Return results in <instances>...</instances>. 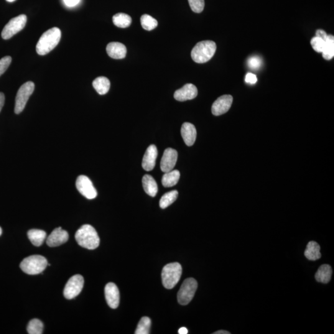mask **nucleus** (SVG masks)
<instances>
[{
	"instance_id": "f257e3e1",
	"label": "nucleus",
	"mask_w": 334,
	"mask_h": 334,
	"mask_svg": "<svg viewBox=\"0 0 334 334\" xmlns=\"http://www.w3.org/2000/svg\"><path fill=\"white\" fill-rule=\"evenodd\" d=\"M62 32L58 27H53L43 33L36 45V51L40 55H45L54 49L59 43Z\"/></svg>"
},
{
	"instance_id": "f03ea898",
	"label": "nucleus",
	"mask_w": 334,
	"mask_h": 334,
	"mask_svg": "<svg viewBox=\"0 0 334 334\" xmlns=\"http://www.w3.org/2000/svg\"><path fill=\"white\" fill-rule=\"evenodd\" d=\"M75 238L79 245L88 249H95L100 244L98 232L93 226L84 225L76 231Z\"/></svg>"
},
{
	"instance_id": "7ed1b4c3",
	"label": "nucleus",
	"mask_w": 334,
	"mask_h": 334,
	"mask_svg": "<svg viewBox=\"0 0 334 334\" xmlns=\"http://www.w3.org/2000/svg\"><path fill=\"white\" fill-rule=\"evenodd\" d=\"M216 49V43L211 40L198 42L191 51V58L197 63L208 62L214 57Z\"/></svg>"
},
{
	"instance_id": "20e7f679",
	"label": "nucleus",
	"mask_w": 334,
	"mask_h": 334,
	"mask_svg": "<svg viewBox=\"0 0 334 334\" xmlns=\"http://www.w3.org/2000/svg\"><path fill=\"white\" fill-rule=\"evenodd\" d=\"M182 275V267L178 262L168 264L162 269V284L167 289H172L180 281Z\"/></svg>"
},
{
	"instance_id": "39448f33",
	"label": "nucleus",
	"mask_w": 334,
	"mask_h": 334,
	"mask_svg": "<svg viewBox=\"0 0 334 334\" xmlns=\"http://www.w3.org/2000/svg\"><path fill=\"white\" fill-rule=\"evenodd\" d=\"M48 266L47 260L40 255H33L25 257L20 264L22 271L25 274L37 275L42 273Z\"/></svg>"
},
{
	"instance_id": "423d86ee",
	"label": "nucleus",
	"mask_w": 334,
	"mask_h": 334,
	"mask_svg": "<svg viewBox=\"0 0 334 334\" xmlns=\"http://www.w3.org/2000/svg\"><path fill=\"white\" fill-rule=\"evenodd\" d=\"M198 289V282L193 278H189L183 282L178 293V303L182 305H187L193 300Z\"/></svg>"
},
{
	"instance_id": "0eeeda50",
	"label": "nucleus",
	"mask_w": 334,
	"mask_h": 334,
	"mask_svg": "<svg viewBox=\"0 0 334 334\" xmlns=\"http://www.w3.org/2000/svg\"><path fill=\"white\" fill-rule=\"evenodd\" d=\"M35 89L34 83L31 81L24 83L17 91L16 103H15V113L19 114L24 111L28 100L34 93Z\"/></svg>"
},
{
	"instance_id": "6e6552de",
	"label": "nucleus",
	"mask_w": 334,
	"mask_h": 334,
	"mask_svg": "<svg viewBox=\"0 0 334 334\" xmlns=\"http://www.w3.org/2000/svg\"><path fill=\"white\" fill-rule=\"evenodd\" d=\"M27 22V16L24 14L14 17L5 25L1 32V37L4 40L11 39L17 33L24 29Z\"/></svg>"
},
{
	"instance_id": "1a4fd4ad",
	"label": "nucleus",
	"mask_w": 334,
	"mask_h": 334,
	"mask_svg": "<svg viewBox=\"0 0 334 334\" xmlns=\"http://www.w3.org/2000/svg\"><path fill=\"white\" fill-rule=\"evenodd\" d=\"M84 283L82 275H75L71 277L66 283L64 289L63 294L66 299L71 300L77 297L82 291Z\"/></svg>"
},
{
	"instance_id": "9d476101",
	"label": "nucleus",
	"mask_w": 334,
	"mask_h": 334,
	"mask_svg": "<svg viewBox=\"0 0 334 334\" xmlns=\"http://www.w3.org/2000/svg\"><path fill=\"white\" fill-rule=\"evenodd\" d=\"M76 185L79 192L88 200H93L98 196V192L91 180L85 175L79 176Z\"/></svg>"
},
{
	"instance_id": "9b49d317",
	"label": "nucleus",
	"mask_w": 334,
	"mask_h": 334,
	"mask_svg": "<svg viewBox=\"0 0 334 334\" xmlns=\"http://www.w3.org/2000/svg\"><path fill=\"white\" fill-rule=\"evenodd\" d=\"M233 103V97L224 95L219 98L212 106V113L215 116H220L230 110Z\"/></svg>"
},
{
	"instance_id": "f8f14e48",
	"label": "nucleus",
	"mask_w": 334,
	"mask_h": 334,
	"mask_svg": "<svg viewBox=\"0 0 334 334\" xmlns=\"http://www.w3.org/2000/svg\"><path fill=\"white\" fill-rule=\"evenodd\" d=\"M178 159V152L177 150L168 148L165 149L164 155H163L161 162H160V168L163 172H169L173 170Z\"/></svg>"
},
{
	"instance_id": "ddd939ff",
	"label": "nucleus",
	"mask_w": 334,
	"mask_h": 334,
	"mask_svg": "<svg viewBox=\"0 0 334 334\" xmlns=\"http://www.w3.org/2000/svg\"><path fill=\"white\" fill-rule=\"evenodd\" d=\"M105 295L107 304L111 308L116 309L119 304V292L118 287L113 283L107 284L105 288Z\"/></svg>"
},
{
	"instance_id": "4468645a",
	"label": "nucleus",
	"mask_w": 334,
	"mask_h": 334,
	"mask_svg": "<svg viewBox=\"0 0 334 334\" xmlns=\"http://www.w3.org/2000/svg\"><path fill=\"white\" fill-rule=\"evenodd\" d=\"M198 89L193 84H185L182 88L176 91L174 98L180 102L192 100L198 96Z\"/></svg>"
},
{
	"instance_id": "2eb2a0df",
	"label": "nucleus",
	"mask_w": 334,
	"mask_h": 334,
	"mask_svg": "<svg viewBox=\"0 0 334 334\" xmlns=\"http://www.w3.org/2000/svg\"><path fill=\"white\" fill-rule=\"evenodd\" d=\"M69 234L67 231L63 230L62 227L55 228L48 236L47 244L50 247H56L62 245L68 240Z\"/></svg>"
},
{
	"instance_id": "dca6fc26",
	"label": "nucleus",
	"mask_w": 334,
	"mask_h": 334,
	"mask_svg": "<svg viewBox=\"0 0 334 334\" xmlns=\"http://www.w3.org/2000/svg\"><path fill=\"white\" fill-rule=\"evenodd\" d=\"M157 155L158 151L156 146L155 145H150L145 152L143 159H142V168L147 172L154 169L155 164H156Z\"/></svg>"
},
{
	"instance_id": "f3484780",
	"label": "nucleus",
	"mask_w": 334,
	"mask_h": 334,
	"mask_svg": "<svg viewBox=\"0 0 334 334\" xmlns=\"http://www.w3.org/2000/svg\"><path fill=\"white\" fill-rule=\"evenodd\" d=\"M106 50L107 54L113 59H123L126 55V47L121 43H109L107 46Z\"/></svg>"
},
{
	"instance_id": "a211bd4d",
	"label": "nucleus",
	"mask_w": 334,
	"mask_h": 334,
	"mask_svg": "<svg viewBox=\"0 0 334 334\" xmlns=\"http://www.w3.org/2000/svg\"><path fill=\"white\" fill-rule=\"evenodd\" d=\"M181 134L188 146H192L196 141L197 132L196 127L193 124L185 123L183 124L181 129Z\"/></svg>"
},
{
	"instance_id": "6ab92c4d",
	"label": "nucleus",
	"mask_w": 334,
	"mask_h": 334,
	"mask_svg": "<svg viewBox=\"0 0 334 334\" xmlns=\"http://www.w3.org/2000/svg\"><path fill=\"white\" fill-rule=\"evenodd\" d=\"M332 275V267L330 265L323 264L316 273L315 279L318 282L328 284L330 282Z\"/></svg>"
},
{
	"instance_id": "aec40b11",
	"label": "nucleus",
	"mask_w": 334,
	"mask_h": 334,
	"mask_svg": "<svg viewBox=\"0 0 334 334\" xmlns=\"http://www.w3.org/2000/svg\"><path fill=\"white\" fill-rule=\"evenodd\" d=\"M142 182L145 192L151 197H155L158 192V186L154 178L149 175H145Z\"/></svg>"
},
{
	"instance_id": "412c9836",
	"label": "nucleus",
	"mask_w": 334,
	"mask_h": 334,
	"mask_svg": "<svg viewBox=\"0 0 334 334\" xmlns=\"http://www.w3.org/2000/svg\"><path fill=\"white\" fill-rule=\"evenodd\" d=\"M305 256L310 261H316L321 257L320 246L315 241H310L307 244Z\"/></svg>"
},
{
	"instance_id": "4be33fe9",
	"label": "nucleus",
	"mask_w": 334,
	"mask_h": 334,
	"mask_svg": "<svg viewBox=\"0 0 334 334\" xmlns=\"http://www.w3.org/2000/svg\"><path fill=\"white\" fill-rule=\"evenodd\" d=\"M28 238L35 246H40L44 241L47 233L45 231L39 229H32L28 231Z\"/></svg>"
},
{
	"instance_id": "5701e85b",
	"label": "nucleus",
	"mask_w": 334,
	"mask_h": 334,
	"mask_svg": "<svg viewBox=\"0 0 334 334\" xmlns=\"http://www.w3.org/2000/svg\"><path fill=\"white\" fill-rule=\"evenodd\" d=\"M93 85L94 88L100 95H105L108 93L110 88H111V82H110L108 78L104 77V76L97 78L93 81Z\"/></svg>"
},
{
	"instance_id": "b1692460",
	"label": "nucleus",
	"mask_w": 334,
	"mask_h": 334,
	"mask_svg": "<svg viewBox=\"0 0 334 334\" xmlns=\"http://www.w3.org/2000/svg\"><path fill=\"white\" fill-rule=\"evenodd\" d=\"M180 177V173L177 170L165 173L162 179V185L165 188L172 187L177 184Z\"/></svg>"
},
{
	"instance_id": "393cba45",
	"label": "nucleus",
	"mask_w": 334,
	"mask_h": 334,
	"mask_svg": "<svg viewBox=\"0 0 334 334\" xmlns=\"http://www.w3.org/2000/svg\"><path fill=\"white\" fill-rule=\"evenodd\" d=\"M322 53L323 58L326 60H330L333 58L334 56V37L333 35H328Z\"/></svg>"
},
{
	"instance_id": "a878e982",
	"label": "nucleus",
	"mask_w": 334,
	"mask_h": 334,
	"mask_svg": "<svg viewBox=\"0 0 334 334\" xmlns=\"http://www.w3.org/2000/svg\"><path fill=\"white\" fill-rule=\"evenodd\" d=\"M113 22L116 26L120 28L129 27L132 22L131 16L124 13H118L113 16Z\"/></svg>"
},
{
	"instance_id": "bb28decb",
	"label": "nucleus",
	"mask_w": 334,
	"mask_h": 334,
	"mask_svg": "<svg viewBox=\"0 0 334 334\" xmlns=\"http://www.w3.org/2000/svg\"><path fill=\"white\" fill-rule=\"evenodd\" d=\"M178 192L177 191L174 190L170 191L165 193L164 195L162 196L160 200V207L162 209H165L168 207L175 202L178 198Z\"/></svg>"
},
{
	"instance_id": "cd10ccee",
	"label": "nucleus",
	"mask_w": 334,
	"mask_h": 334,
	"mask_svg": "<svg viewBox=\"0 0 334 334\" xmlns=\"http://www.w3.org/2000/svg\"><path fill=\"white\" fill-rule=\"evenodd\" d=\"M141 23L143 29L148 31L154 29L158 25L157 20L148 14L142 15L141 17Z\"/></svg>"
},
{
	"instance_id": "c85d7f7f",
	"label": "nucleus",
	"mask_w": 334,
	"mask_h": 334,
	"mask_svg": "<svg viewBox=\"0 0 334 334\" xmlns=\"http://www.w3.org/2000/svg\"><path fill=\"white\" fill-rule=\"evenodd\" d=\"M43 330V323L38 319H34L30 321L27 328V332L29 334H42Z\"/></svg>"
},
{
	"instance_id": "c756f323",
	"label": "nucleus",
	"mask_w": 334,
	"mask_h": 334,
	"mask_svg": "<svg viewBox=\"0 0 334 334\" xmlns=\"http://www.w3.org/2000/svg\"><path fill=\"white\" fill-rule=\"evenodd\" d=\"M150 326H151V321L148 317H143L140 320L135 334H149L150 333Z\"/></svg>"
},
{
	"instance_id": "7c9ffc66",
	"label": "nucleus",
	"mask_w": 334,
	"mask_h": 334,
	"mask_svg": "<svg viewBox=\"0 0 334 334\" xmlns=\"http://www.w3.org/2000/svg\"><path fill=\"white\" fill-rule=\"evenodd\" d=\"M191 10L196 13H200L205 8V0H188Z\"/></svg>"
},
{
	"instance_id": "2f4dec72",
	"label": "nucleus",
	"mask_w": 334,
	"mask_h": 334,
	"mask_svg": "<svg viewBox=\"0 0 334 334\" xmlns=\"http://www.w3.org/2000/svg\"><path fill=\"white\" fill-rule=\"evenodd\" d=\"M311 45L316 52L322 53L325 45V40L316 36L311 40Z\"/></svg>"
},
{
	"instance_id": "473e14b6",
	"label": "nucleus",
	"mask_w": 334,
	"mask_h": 334,
	"mask_svg": "<svg viewBox=\"0 0 334 334\" xmlns=\"http://www.w3.org/2000/svg\"><path fill=\"white\" fill-rule=\"evenodd\" d=\"M262 61L261 58L259 57H252L249 58L248 60V65L249 68L252 70H258L261 67Z\"/></svg>"
},
{
	"instance_id": "72a5a7b5",
	"label": "nucleus",
	"mask_w": 334,
	"mask_h": 334,
	"mask_svg": "<svg viewBox=\"0 0 334 334\" xmlns=\"http://www.w3.org/2000/svg\"><path fill=\"white\" fill-rule=\"evenodd\" d=\"M11 61V57L9 56H6L0 60V76L7 70Z\"/></svg>"
},
{
	"instance_id": "f704fd0d",
	"label": "nucleus",
	"mask_w": 334,
	"mask_h": 334,
	"mask_svg": "<svg viewBox=\"0 0 334 334\" xmlns=\"http://www.w3.org/2000/svg\"><path fill=\"white\" fill-rule=\"evenodd\" d=\"M245 81L246 83L254 84L256 83L257 78L256 76L254 75V74L249 73L247 74L246 76Z\"/></svg>"
},
{
	"instance_id": "c9c22d12",
	"label": "nucleus",
	"mask_w": 334,
	"mask_h": 334,
	"mask_svg": "<svg viewBox=\"0 0 334 334\" xmlns=\"http://www.w3.org/2000/svg\"><path fill=\"white\" fill-rule=\"evenodd\" d=\"M81 0H63L64 2L68 7L76 6L80 3Z\"/></svg>"
},
{
	"instance_id": "e433bc0d",
	"label": "nucleus",
	"mask_w": 334,
	"mask_h": 334,
	"mask_svg": "<svg viewBox=\"0 0 334 334\" xmlns=\"http://www.w3.org/2000/svg\"><path fill=\"white\" fill-rule=\"evenodd\" d=\"M316 37H320L321 39L326 40L328 37L327 33L325 30L322 29H319L316 33Z\"/></svg>"
},
{
	"instance_id": "4c0bfd02",
	"label": "nucleus",
	"mask_w": 334,
	"mask_h": 334,
	"mask_svg": "<svg viewBox=\"0 0 334 334\" xmlns=\"http://www.w3.org/2000/svg\"><path fill=\"white\" fill-rule=\"evenodd\" d=\"M4 95L3 93H0V111H1L2 107L4 106Z\"/></svg>"
},
{
	"instance_id": "58836bf2",
	"label": "nucleus",
	"mask_w": 334,
	"mask_h": 334,
	"mask_svg": "<svg viewBox=\"0 0 334 334\" xmlns=\"http://www.w3.org/2000/svg\"><path fill=\"white\" fill-rule=\"evenodd\" d=\"M188 333V331L187 328H180L179 330H178V334H187Z\"/></svg>"
},
{
	"instance_id": "ea45409f",
	"label": "nucleus",
	"mask_w": 334,
	"mask_h": 334,
	"mask_svg": "<svg viewBox=\"0 0 334 334\" xmlns=\"http://www.w3.org/2000/svg\"><path fill=\"white\" fill-rule=\"evenodd\" d=\"M214 334H230V333L226 331H219L213 333Z\"/></svg>"
},
{
	"instance_id": "a19ab883",
	"label": "nucleus",
	"mask_w": 334,
	"mask_h": 334,
	"mask_svg": "<svg viewBox=\"0 0 334 334\" xmlns=\"http://www.w3.org/2000/svg\"><path fill=\"white\" fill-rule=\"evenodd\" d=\"M6 1L8 2H14V1H16V0H6Z\"/></svg>"
},
{
	"instance_id": "79ce46f5",
	"label": "nucleus",
	"mask_w": 334,
	"mask_h": 334,
	"mask_svg": "<svg viewBox=\"0 0 334 334\" xmlns=\"http://www.w3.org/2000/svg\"><path fill=\"white\" fill-rule=\"evenodd\" d=\"M2 234V229L1 227H0V236Z\"/></svg>"
}]
</instances>
